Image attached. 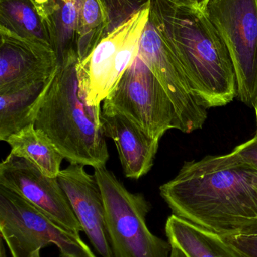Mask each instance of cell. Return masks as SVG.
<instances>
[{
  "label": "cell",
  "mask_w": 257,
  "mask_h": 257,
  "mask_svg": "<svg viewBox=\"0 0 257 257\" xmlns=\"http://www.w3.org/2000/svg\"><path fill=\"white\" fill-rule=\"evenodd\" d=\"M160 195L173 214L221 237L257 235V170L233 152L184 163Z\"/></svg>",
  "instance_id": "obj_1"
},
{
  "label": "cell",
  "mask_w": 257,
  "mask_h": 257,
  "mask_svg": "<svg viewBox=\"0 0 257 257\" xmlns=\"http://www.w3.org/2000/svg\"><path fill=\"white\" fill-rule=\"evenodd\" d=\"M149 18L179 59L203 106H225L237 97L230 54L202 7L152 0Z\"/></svg>",
  "instance_id": "obj_2"
},
{
  "label": "cell",
  "mask_w": 257,
  "mask_h": 257,
  "mask_svg": "<svg viewBox=\"0 0 257 257\" xmlns=\"http://www.w3.org/2000/svg\"><path fill=\"white\" fill-rule=\"evenodd\" d=\"M77 57L58 69L34 121L70 163L93 168L110 158L101 123V106H90L80 96Z\"/></svg>",
  "instance_id": "obj_3"
},
{
  "label": "cell",
  "mask_w": 257,
  "mask_h": 257,
  "mask_svg": "<svg viewBox=\"0 0 257 257\" xmlns=\"http://www.w3.org/2000/svg\"><path fill=\"white\" fill-rule=\"evenodd\" d=\"M104 199L106 226L113 257H169L170 243L146 224L151 205L141 193H131L106 166L94 168Z\"/></svg>",
  "instance_id": "obj_4"
},
{
  "label": "cell",
  "mask_w": 257,
  "mask_h": 257,
  "mask_svg": "<svg viewBox=\"0 0 257 257\" xmlns=\"http://www.w3.org/2000/svg\"><path fill=\"white\" fill-rule=\"evenodd\" d=\"M0 235L12 257H41L55 246L60 257H97L75 235L18 193L0 186Z\"/></svg>",
  "instance_id": "obj_5"
},
{
  "label": "cell",
  "mask_w": 257,
  "mask_h": 257,
  "mask_svg": "<svg viewBox=\"0 0 257 257\" xmlns=\"http://www.w3.org/2000/svg\"><path fill=\"white\" fill-rule=\"evenodd\" d=\"M151 3L107 33L76 64L80 96L90 106H101L138 55L149 21Z\"/></svg>",
  "instance_id": "obj_6"
},
{
  "label": "cell",
  "mask_w": 257,
  "mask_h": 257,
  "mask_svg": "<svg viewBox=\"0 0 257 257\" xmlns=\"http://www.w3.org/2000/svg\"><path fill=\"white\" fill-rule=\"evenodd\" d=\"M102 110L122 113L157 140L167 130H181L173 103L139 55L106 98Z\"/></svg>",
  "instance_id": "obj_7"
},
{
  "label": "cell",
  "mask_w": 257,
  "mask_h": 257,
  "mask_svg": "<svg viewBox=\"0 0 257 257\" xmlns=\"http://www.w3.org/2000/svg\"><path fill=\"white\" fill-rule=\"evenodd\" d=\"M204 12L227 47L235 67L238 98L257 101V0H207Z\"/></svg>",
  "instance_id": "obj_8"
},
{
  "label": "cell",
  "mask_w": 257,
  "mask_h": 257,
  "mask_svg": "<svg viewBox=\"0 0 257 257\" xmlns=\"http://www.w3.org/2000/svg\"><path fill=\"white\" fill-rule=\"evenodd\" d=\"M138 55L162 86L179 117L183 133L202 128L208 111L192 89L182 64L159 29L149 18L140 39Z\"/></svg>",
  "instance_id": "obj_9"
},
{
  "label": "cell",
  "mask_w": 257,
  "mask_h": 257,
  "mask_svg": "<svg viewBox=\"0 0 257 257\" xmlns=\"http://www.w3.org/2000/svg\"><path fill=\"white\" fill-rule=\"evenodd\" d=\"M0 186L27 199L66 230L75 235L83 232L57 178L47 176L32 162L10 153L0 164Z\"/></svg>",
  "instance_id": "obj_10"
},
{
  "label": "cell",
  "mask_w": 257,
  "mask_h": 257,
  "mask_svg": "<svg viewBox=\"0 0 257 257\" xmlns=\"http://www.w3.org/2000/svg\"><path fill=\"white\" fill-rule=\"evenodd\" d=\"M84 166L70 163L60 171L57 180L92 246L101 256L113 257L101 189L95 175L88 173Z\"/></svg>",
  "instance_id": "obj_11"
},
{
  "label": "cell",
  "mask_w": 257,
  "mask_h": 257,
  "mask_svg": "<svg viewBox=\"0 0 257 257\" xmlns=\"http://www.w3.org/2000/svg\"><path fill=\"white\" fill-rule=\"evenodd\" d=\"M0 94L56 73L57 54L51 47L19 37L0 27Z\"/></svg>",
  "instance_id": "obj_12"
},
{
  "label": "cell",
  "mask_w": 257,
  "mask_h": 257,
  "mask_svg": "<svg viewBox=\"0 0 257 257\" xmlns=\"http://www.w3.org/2000/svg\"><path fill=\"white\" fill-rule=\"evenodd\" d=\"M105 137L114 142L125 177L138 180L152 169L159 140L146 134L122 113L101 111Z\"/></svg>",
  "instance_id": "obj_13"
},
{
  "label": "cell",
  "mask_w": 257,
  "mask_h": 257,
  "mask_svg": "<svg viewBox=\"0 0 257 257\" xmlns=\"http://www.w3.org/2000/svg\"><path fill=\"white\" fill-rule=\"evenodd\" d=\"M54 8L55 0H0V27L54 50Z\"/></svg>",
  "instance_id": "obj_14"
},
{
  "label": "cell",
  "mask_w": 257,
  "mask_h": 257,
  "mask_svg": "<svg viewBox=\"0 0 257 257\" xmlns=\"http://www.w3.org/2000/svg\"><path fill=\"white\" fill-rule=\"evenodd\" d=\"M56 73L0 94V140L34 123Z\"/></svg>",
  "instance_id": "obj_15"
},
{
  "label": "cell",
  "mask_w": 257,
  "mask_h": 257,
  "mask_svg": "<svg viewBox=\"0 0 257 257\" xmlns=\"http://www.w3.org/2000/svg\"><path fill=\"white\" fill-rule=\"evenodd\" d=\"M165 232L170 245L187 257H240L223 237L175 214L167 219Z\"/></svg>",
  "instance_id": "obj_16"
},
{
  "label": "cell",
  "mask_w": 257,
  "mask_h": 257,
  "mask_svg": "<svg viewBox=\"0 0 257 257\" xmlns=\"http://www.w3.org/2000/svg\"><path fill=\"white\" fill-rule=\"evenodd\" d=\"M5 142L10 146L11 154L32 162L47 176H58L64 157L34 123L11 135Z\"/></svg>",
  "instance_id": "obj_17"
},
{
  "label": "cell",
  "mask_w": 257,
  "mask_h": 257,
  "mask_svg": "<svg viewBox=\"0 0 257 257\" xmlns=\"http://www.w3.org/2000/svg\"><path fill=\"white\" fill-rule=\"evenodd\" d=\"M109 33L107 15L98 0H81L76 42L78 61L84 60Z\"/></svg>",
  "instance_id": "obj_18"
},
{
  "label": "cell",
  "mask_w": 257,
  "mask_h": 257,
  "mask_svg": "<svg viewBox=\"0 0 257 257\" xmlns=\"http://www.w3.org/2000/svg\"><path fill=\"white\" fill-rule=\"evenodd\" d=\"M107 15L109 33L146 7L152 0H98Z\"/></svg>",
  "instance_id": "obj_19"
},
{
  "label": "cell",
  "mask_w": 257,
  "mask_h": 257,
  "mask_svg": "<svg viewBox=\"0 0 257 257\" xmlns=\"http://www.w3.org/2000/svg\"><path fill=\"white\" fill-rule=\"evenodd\" d=\"M240 257H257V235L223 237Z\"/></svg>",
  "instance_id": "obj_20"
},
{
  "label": "cell",
  "mask_w": 257,
  "mask_h": 257,
  "mask_svg": "<svg viewBox=\"0 0 257 257\" xmlns=\"http://www.w3.org/2000/svg\"><path fill=\"white\" fill-rule=\"evenodd\" d=\"M232 152L257 170V136L235 147Z\"/></svg>",
  "instance_id": "obj_21"
},
{
  "label": "cell",
  "mask_w": 257,
  "mask_h": 257,
  "mask_svg": "<svg viewBox=\"0 0 257 257\" xmlns=\"http://www.w3.org/2000/svg\"><path fill=\"white\" fill-rule=\"evenodd\" d=\"M178 6H198L203 8L207 0H162Z\"/></svg>",
  "instance_id": "obj_22"
},
{
  "label": "cell",
  "mask_w": 257,
  "mask_h": 257,
  "mask_svg": "<svg viewBox=\"0 0 257 257\" xmlns=\"http://www.w3.org/2000/svg\"><path fill=\"white\" fill-rule=\"evenodd\" d=\"M169 257H187L179 248L172 246V252Z\"/></svg>",
  "instance_id": "obj_23"
},
{
  "label": "cell",
  "mask_w": 257,
  "mask_h": 257,
  "mask_svg": "<svg viewBox=\"0 0 257 257\" xmlns=\"http://www.w3.org/2000/svg\"><path fill=\"white\" fill-rule=\"evenodd\" d=\"M0 253H1L0 257H7L6 256V248H5L4 246V241H3V238H1V250H0Z\"/></svg>",
  "instance_id": "obj_24"
},
{
  "label": "cell",
  "mask_w": 257,
  "mask_h": 257,
  "mask_svg": "<svg viewBox=\"0 0 257 257\" xmlns=\"http://www.w3.org/2000/svg\"><path fill=\"white\" fill-rule=\"evenodd\" d=\"M254 110H255V112H256V136H257V101H256V105H255V107H254Z\"/></svg>",
  "instance_id": "obj_25"
}]
</instances>
